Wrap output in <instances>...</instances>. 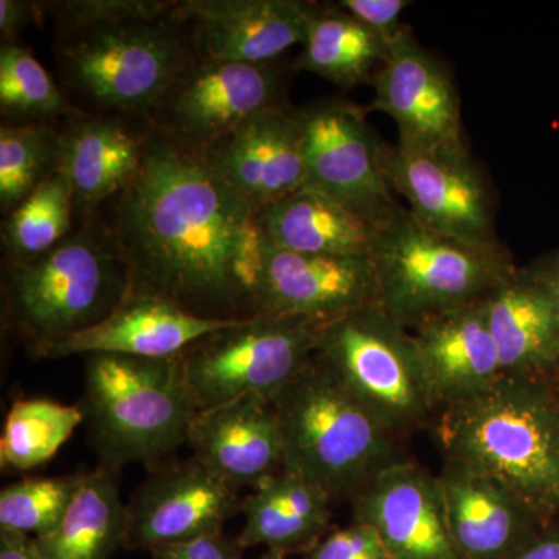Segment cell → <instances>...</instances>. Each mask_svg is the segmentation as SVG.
<instances>
[{
  "instance_id": "60d3db41",
  "label": "cell",
  "mask_w": 559,
  "mask_h": 559,
  "mask_svg": "<svg viewBox=\"0 0 559 559\" xmlns=\"http://www.w3.org/2000/svg\"><path fill=\"white\" fill-rule=\"evenodd\" d=\"M0 559H44L35 538L21 533L0 530Z\"/></svg>"
},
{
  "instance_id": "2e32d148",
  "label": "cell",
  "mask_w": 559,
  "mask_h": 559,
  "mask_svg": "<svg viewBox=\"0 0 559 559\" xmlns=\"http://www.w3.org/2000/svg\"><path fill=\"white\" fill-rule=\"evenodd\" d=\"M353 522L370 525L392 559H460L439 476L418 463H390L349 499Z\"/></svg>"
},
{
  "instance_id": "52a82bcc",
  "label": "cell",
  "mask_w": 559,
  "mask_h": 559,
  "mask_svg": "<svg viewBox=\"0 0 559 559\" xmlns=\"http://www.w3.org/2000/svg\"><path fill=\"white\" fill-rule=\"evenodd\" d=\"M378 305L406 329L477 304L518 270L509 250L480 249L436 234L404 209L371 250Z\"/></svg>"
},
{
  "instance_id": "d4e9b609",
  "label": "cell",
  "mask_w": 559,
  "mask_h": 559,
  "mask_svg": "<svg viewBox=\"0 0 559 559\" xmlns=\"http://www.w3.org/2000/svg\"><path fill=\"white\" fill-rule=\"evenodd\" d=\"M330 496L318 485L289 469H282L242 499L245 514L238 540L242 547L307 555L331 527Z\"/></svg>"
},
{
  "instance_id": "8fae6325",
  "label": "cell",
  "mask_w": 559,
  "mask_h": 559,
  "mask_svg": "<svg viewBox=\"0 0 559 559\" xmlns=\"http://www.w3.org/2000/svg\"><path fill=\"white\" fill-rule=\"evenodd\" d=\"M367 109L344 98H326L300 109L307 182L377 226L403 212L382 165L384 143L371 132Z\"/></svg>"
},
{
  "instance_id": "ab89813d",
  "label": "cell",
  "mask_w": 559,
  "mask_h": 559,
  "mask_svg": "<svg viewBox=\"0 0 559 559\" xmlns=\"http://www.w3.org/2000/svg\"><path fill=\"white\" fill-rule=\"evenodd\" d=\"M525 270L549 294L555 312H557L559 325V250L551 253V255L536 260L535 263L530 264Z\"/></svg>"
},
{
  "instance_id": "ba28073f",
  "label": "cell",
  "mask_w": 559,
  "mask_h": 559,
  "mask_svg": "<svg viewBox=\"0 0 559 559\" xmlns=\"http://www.w3.org/2000/svg\"><path fill=\"white\" fill-rule=\"evenodd\" d=\"M314 356L395 437L439 411L414 333L378 304L320 325Z\"/></svg>"
},
{
  "instance_id": "f546056e",
  "label": "cell",
  "mask_w": 559,
  "mask_h": 559,
  "mask_svg": "<svg viewBox=\"0 0 559 559\" xmlns=\"http://www.w3.org/2000/svg\"><path fill=\"white\" fill-rule=\"evenodd\" d=\"M75 205L69 183L51 173L11 210L2 226L3 248L9 263L36 259L60 245L75 229Z\"/></svg>"
},
{
  "instance_id": "8d00e7d4",
  "label": "cell",
  "mask_w": 559,
  "mask_h": 559,
  "mask_svg": "<svg viewBox=\"0 0 559 559\" xmlns=\"http://www.w3.org/2000/svg\"><path fill=\"white\" fill-rule=\"evenodd\" d=\"M337 5L352 14L360 24L390 40L403 28L404 24H401L400 17L411 2H406V0H341Z\"/></svg>"
},
{
  "instance_id": "3957f363",
  "label": "cell",
  "mask_w": 559,
  "mask_h": 559,
  "mask_svg": "<svg viewBox=\"0 0 559 559\" xmlns=\"http://www.w3.org/2000/svg\"><path fill=\"white\" fill-rule=\"evenodd\" d=\"M285 440V465L336 500H349L390 463L396 437L314 355L271 400Z\"/></svg>"
},
{
  "instance_id": "9c48e42d",
  "label": "cell",
  "mask_w": 559,
  "mask_h": 559,
  "mask_svg": "<svg viewBox=\"0 0 559 559\" xmlns=\"http://www.w3.org/2000/svg\"><path fill=\"white\" fill-rule=\"evenodd\" d=\"M322 323L289 316L230 320L191 342L178 356L198 412L242 396L274 399L314 355Z\"/></svg>"
},
{
  "instance_id": "7bdbcfd3",
  "label": "cell",
  "mask_w": 559,
  "mask_h": 559,
  "mask_svg": "<svg viewBox=\"0 0 559 559\" xmlns=\"http://www.w3.org/2000/svg\"><path fill=\"white\" fill-rule=\"evenodd\" d=\"M557 395H558V400H559V381L557 382Z\"/></svg>"
},
{
  "instance_id": "b9f144b4",
  "label": "cell",
  "mask_w": 559,
  "mask_h": 559,
  "mask_svg": "<svg viewBox=\"0 0 559 559\" xmlns=\"http://www.w3.org/2000/svg\"><path fill=\"white\" fill-rule=\"evenodd\" d=\"M260 559H286V557L285 555L277 554V551L266 550V554H264Z\"/></svg>"
},
{
  "instance_id": "d590c367",
  "label": "cell",
  "mask_w": 559,
  "mask_h": 559,
  "mask_svg": "<svg viewBox=\"0 0 559 559\" xmlns=\"http://www.w3.org/2000/svg\"><path fill=\"white\" fill-rule=\"evenodd\" d=\"M242 550L238 538L230 539L223 532L209 533L183 540L168 544L150 550L151 559H241Z\"/></svg>"
},
{
  "instance_id": "484cf974",
  "label": "cell",
  "mask_w": 559,
  "mask_h": 559,
  "mask_svg": "<svg viewBox=\"0 0 559 559\" xmlns=\"http://www.w3.org/2000/svg\"><path fill=\"white\" fill-rule=\"evenodd\" d=\"M261 226L277 248L344 257H370L380 231L377 224L307 189L264 209Z\"/></svg>"
},
{
  "instance_id": "836d02e7",
  "label": "cell",
  "mask_w": 559,
  "mask_h": 559,
  "mask_svg": "<svg viewBox=\"0 0 559 559\" xmlns=\"http://www.w3.org/2000/svg\"><path fill=\"white\" fill-rule=\"evenodd\" d=\"M61 31L123 24L130 21L159 20L175 10L167 0H66L40 3Z\"/></svg>"
},
{
  "instance_id": "f35d334b",
  "label": "cell",
  "mask_w": 559,
  "mask_h": 559,
  "mask_svg": "<svg viewBox=\"0 0 559 559\" xmlns=\"http://www.w3.org/2000/svg\"><path fill=\"white\" fill-rule=\"evenodd\" d=\"M511 559H559V520L540 528Z\"/></svg>"
},
{
  "instance_id": "74e56055",
  "label": "cell",
  "mask_w": 559,
  "mask_h": 559,
  "mask_svg": "<svg viewBox=\"0 0 559 559\" xmlns=\"http://www.w3.org/2000/svg\"><path fill=\"white\" fill-rule=\"evenodd\" d=\"M43 13V5L38 2L0 0V35L3 44L16 43V36L33 21L39 20Z\"/></svg>"
},
{
  "instance_id": "d6986e66",
  "label": "cell",
  "mask_w": 559,
  "mask_h": 559,
  "mask_svg": "<svg viewBox=\"0 0 559 559\" xmlns=\"http://www.w3.org/2000/svg\"><path fill=\"white\" fill-rule=\"evenodd\" d=\"M213 171L259 212L304 190L307 182L300 109L282 105L249 117L205 151Z\"/></svg>"
},
{
  "instance_id": "603a6c76",
  "label": "cell",
  "mask_w": 559,
  "mask_h": 559,
  "mask_svg": "<svg viewBox=\"0 0 559 559\" xmlns=\"http://www.w3.org/2000/svg\"><path fill=\"white\" fill-rule=\"evenodd\" d=\"M412 330L440 411L480 395L503 377L481 300L441 312Z\"/></svg>"
},
{
  "instance_id": "cb8c5ba5",
  "label": "cell",
  "mask_w": 559,
  "mask_h": 559,
  "mask_svg": "<svg viewBox=\"0 0 559 559\" xmlns=\"http://www.w3.org/2000/svg\"><path fill=\"white\" fill-rule=\"evenodd\" d=\"M503 377L559 381V325L549 294L518 267L481 300Z\"/></svg>"
},
{
  "instance_id": "8992f818",
  "label": "cell",
  "mask_w": 559,
  "mask_h": 559,
  "mask_svg": "<svg viewBox=\"0 0 559 559\" xmlns=\"http://www.w3.org/2000/svg\"><path fill=\"white\" fill-rule=\"evenodd\" d=\"M197 57L189 33L171 14L61 31L57 40L62 86L80 109L131 119H146Z\"/></svg>"
},
{
  "instance_id": "277c9868",
  "label": "cell",
  "mask_w": 559,
  "mask_h": 559,
  "mask_svg": "<svg viewBox=\"0 0 559 559\" xmlns=\"http://www.w3.org/2000/svg\"><path fill=\"white\" fill-rule=\"evenodd\" d=\"M131 272L100 213L36 259L9 263L7 312L28 344L79 333L130 296Z\"/></svg>"
},
{
  "instance_id": "e575fe53",
  "label": "cell",
  "mask_w": 559,
  "mask_h": 559,
  "mask_svg": "<svg viewBox=\"0 0 559 559\" xmlns=\"http://www.w3.org/2000/svg\"><path fill=\"white\" fill-rule=\"evenodd\" d=\"M305 559H392L384 544L370 525L353 522L348 527L333 530Z\"/></svg>"
},
{
  "instance_id": "1f68e13d",
  "label": "cell",
  "mask_w": 559,
  "mask_h": 559,
  "mask_svg": "<svg viewBox=\"0 0 559 559\" xmlns=\"http://www.w3.org/2000/svg\"><path fill=\"white\" fill-rule=\"evenodd\" d=\"M60 132L50 121L7 123L0 128V209L17 207L57 171Z\"/></svg>"
},
{
  "instance_id": "30bf717a",
  "label": "cell",
  "mask_w": 559,
  "mask_h": 559,
  "mask_svg": "<svg viewBox=\"0 0 559 559\" xmlns=\"http://www.w3.org/2000/svg\"><path fill=\"white\" fill-rule=\"evenodd\" d=\"M285 73L275 61L219 62L197 57L162 94L146 121L153 130L205 153L249 117L286 105Z\"/></svg>"
},
{
  "instance_id": "4316f807",
  "label": "cell",
  "mask_w": 559,
  "mask_h": 559,
  "mask_svg": "<svg viewBox=\"0 0 559 559\" xmlns=\"http://www.w3.org/2000/svg\"><path fill=\"white\" fill-rule=\"evenodd\" d=\"M127 506L116 471L84 473L75 498L57 527L35 538L44 559H110L123 547Z\"/></svg>"
},
{
  "instance_id": "83f0119b",
  "label": "cell",
  "mask_w": 559,
  "mask_h": 559,
  "mask_svg": "<svg viewBox=\"0 0 559 559\" xmlns=\"http://www.w3.org/2000/svg\"><path fill=\"white\" fill-rule=\"evenodd\" d=\"M388 53L389 40L360 24L337 3H314L304 51L294 69L322 76L341 90H353L371 83Z\"/></svg>"
},
{
  "instance_id": "7c38bea8",
  "label": "cell",
  "mask_w": 559,
  "mask_h": 559,
  "mask_svg": "<svg viewBox=\"0 0 559 559\" xmlns=\"http://www.w3.org/2000/svg\"><path fill=\"white\" fill-rule=\"evenodd\" d=\"M384 173L395 194L428 229L474 248L499 250L495 201L479 165L463 151H411L384 143Z\"/></svg>"
},
{
  "instance_id": "4dcf8cb0",
  "label": "cell",
  "mask_w": 559,
  "mask_h": 559,
  "mask_svg": "<svg viewBox=\"0 0 559 559\" xmlns=\"http://www.w3.org/2000/svg\"><path fill=\"white\" fill-rule=\"evenodd\" d=\"M35 55L20 43L0 49V110L9 123L64 120L75 110Z\"/></svg>"
},
{
  "instance_id": "4fadbf2b",
  "label": "cell",
  "mask_w": 559,
  "mask_h": 559,
  "mask_svg": "<svg viewBox=\"0 0 559 559\" xmlns=\"http://www.w3.org/2000/svg\"><path fill=\"white\" fill-rule=\"evenodd\" d=\"M371 84L367 110L388 114L399 127V146L411 151L468 150L460 98L450 72L414 36L409 25L389 40V53Z\"/></svg>"
},
{
  "instance_id": "44dd1931",
  "label": "cell",
  "mask_w": 559,
  "mask_h": 559,
  "mask_svg": "<svg viewBox=\"0 0 559 559\" xmlns=\"http://www.w3.org/2000/svg\"><path fill=\"white\" fill-rule=\"evenodd\" d=\"M229 322L198 318L160 297L130 293L102 322L69 336L33 344L31 355L38 359L97 353L151 359L176 358L191 342Z\"/></svg>"
},
{
  "instance_id": "ac0fdd59",
  "label": "cell",
  "mask_w": 559,
  "mask_h": 559,
  "mask_svg": "<svg viewBox=\"0 0 559 559\" xmlns=\"http://www.w3.org/2000/svg\"><path fill=\"white\" fill-rule=\"evenodd\" d=\"M58 132L57 171L72 191L76 224L83 223L139 175L151 127L145 119L76 108Z\"/></svg>"
},
{
  "instance_id": "6da1fadb",
  "label": "cell",
  "mask_w": 559,
  "mask_h": 559,
  "mask_svg": "<svg viewBox=\"0 0 559 559\" xmlns=\"http://www.w3.org/2000/svg\"><path fill=\"white\" fill-rule=\"evenodd\" d=\"M106 205L98 213L130 266L132 294L204 319L259 314L261 213L204 154L151 128L139 175Z\"/></svg>"
},
{
  "instance_id": "5bb4252c",
  "label": "cell",
  "mask_w": 559,
  "mask_h": 559,
  "mask_svg": "<svg viewBox=\"0 0 559 559\" xmlns=\"http://www.w3.org/2000/svg\"><path fill=\"white\" fill-rule=\"evenodd\" d=\"M238 489L190 457L154 469L127 506V549L153 550L183 543L223 525L241 511Z\"/></svg>"
},
{
  "instance_id": "e0dca14e",
  "label": "cell",
  "mask_w": 559,
  "mask_h": 559,
  "mask_svg": "<svg viewBox=\"0 0 559 559\" xmlns=\"http://www.w3.org/2000/svg\"><path fill=\"white\" fill-rule=\"evenodd\" d=\"M314 3L300 0H182L171 16L205 60L263 64L305 44Z\"/></svg>"
},
{
  "instance_id": "7a4b0ae2",
  "label": "cell",
  "mask_w": 559,
  "mask_h": 559,
  "mask_svg": "<svg viewBox=\"0 0 559 559\" xmlns=\"http://www.w3.org/2000/svg\"><path fill=\"white\" fill-rule=\"evenodd\" d=\"M444 460L498 480L550 520H559L557 384L502 377L480 395L440 411Z\"/></svg>"
},
{
  "instance_id": "f1b7e54d",
  "label": "cell",
  "mask_w": 559,
  "mask_h": 559,
  "mask_svg": "<svg viewBox=\"0 0 559 559\" xmlns=\"http://www.w3.org/2000/svg\"><path fill=\"white\" fill-rule=\"evenodd\" d=\"M84 423L80 406L46 399L16 400L0 436V466L24 473L49 462Z\"/></svg>"
},
{
  "instance_id": "9a60e30c",
  "label": "cell",
  "mask_w": 559,
  "mask_h": 559,
  "mask_svg": "<svg viewBox=\"0 0 559 559\" xmlns=\"http://www.w3.org/2000/svg\"><path fill=\"white\" fill-rule=\"evenodd\" d=\"M373 304H378V278L371 257L293 252L264 240L259 314L323 325Z\"/></svg>"
},
{
  "instance_id": "5b68a950",
  "label": "cell",
  "mask_w": 559,
  "mask_h": 559,
  "mask_svg": "<svg viewBox=\"0 0 559 559\" xmlns=\"http://www.w3.org/2000/svg\"><path fill=\"white\" fill-rule=\"evenodd\" d=\"M83 411L103 466L156 462L187 444L197 415L180 373L178 356H84Z\"/></svg>"
},
{
  "instance_id": "d6a6232c",
  "label": "cell",
  "mask_w": 559,
  "mask_h": 559,
  "mask_svg": "<svg viewBox=\"0 0 559 559\" xmlns=\"http://www.w3.org/2000/svg\"><path fill=\"white\" fill-rule=\"evenodd\" d=\"M84 473L66 477H31L0 492V530L39 538L57 527L75 498Z\"/></svg>"
},
{
  "instance_id": "ffe728a7",
  "label": "cell",
  "mask_w": 559,
  "mask_h": 559,
  "mask_svg": "<svg viewBox=\"0 0 559 559\" xmlns=\"http://www.w3.org/2000/svg\"><path fill=\"white\" fill-rule=\"evenodd\" d=\"M460 559H511L550 518L498 480L454 460L439 474Z\"/></svg>"
},
{
  "instance_id": "7402d4cb",
  "label": "cell",
  "mask_w": 559,
  "mask_h": 559,
  "mask_svg": "<svg viewBox=\"0 0 559 559\" xmlns=\"http://www.w3.org/2000/svg\"><path fill=\"white\" fill-rule=\"evenodd\" d=\"M187 444L194 459L237 489L257 488L285 465L282 425L266 396H242L197 412Z\"/></svg>"
}]
</instances>
